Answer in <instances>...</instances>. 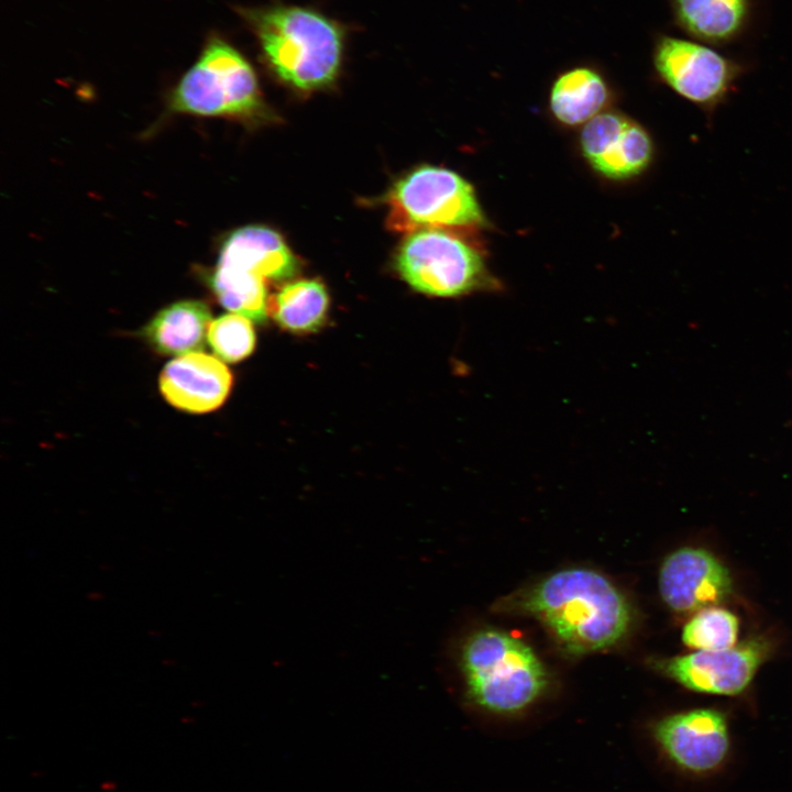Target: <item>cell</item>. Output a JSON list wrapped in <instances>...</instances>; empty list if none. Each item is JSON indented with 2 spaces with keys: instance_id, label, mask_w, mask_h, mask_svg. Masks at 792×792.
<instances>
[{
  "instance_id": "1",
  "label": "cell",
  "mask_w": 792,
  "mask_h": 792,
  "mask_svg": "<svg viewBox=\"0 0 792 792\" xmlns=\"http://www.w3.org/2000/svg\"><path fill=\"white\" fill-rule=\"evenodd\" d=\"M515 603L547 627L566 650L579 654L615 645L631 622L624 594L605 575L585 568L554 572Z\"/></svg>"
},
{
  "instance_id": "2",
  "label": "cell",
  "mask_w": 792,
  "mask_h": 792,
  "mask_svg": "<svg viewBox=\"0 0 792 792\" xmlns=\"http://www.w3.org/2000/svg\"><path fill=\"white\" fill-rule=\"evenodd\" d=\"M458 664L468 698L496 715L525 712L548 684L547 671L532 648L497 629L468 636L459 650Z\"/></svg>"
},
{
  "instance_id": "3",
  "label": "cell",
  "mask_w": 792,
  "mask_h": 792,
  "mask_svg": "<svg viewBox=\"0 0 792 792\" xmlns=\"http://www.w3.org/2000/svg\"><path fill=\"white\" fill-rule=\"evenodd\" d=\"M251 18L267 61L283 80L310 90L336 78L342 33L334 22L297 7L274 8Z\"/></svg>"
},
{
  "instance_id": "4",
  "label": "cell",
  "mask_w": 792,
  "mask_h": 792,
  "mask_svg": "<svg viewBox=\"0 0 792 792\" xmlns=\"http://www.w3.org/2000/svg\"><path fill=\"white\" fill-rule=\"evenodd\" d=\"M396 268L414 289L436 297L499 287L475 249L439 229L411 232L397 252Z\"/></svg>"
},
{
  "instance_id": "5",
  "label": "cell",
  "mask_w": 792,
  "mask_h": 792,
  "mask_svg": "<svg viewBox=\"0 0 792 792\" xmlns=\"http://www.w3.org/2000/svg\"><path fill=\"white\" fill-rule=\"evenodd\" d=\"M258 105L253 68L241 53L219 37L208 40L170 95L174 111L198 116L249 114Z\"/></svg>"
},
{
  "instance_id": "6",
  "label": "cell",
  "mask_w": 792,
  "mask_h": 792,
  "mask_svg": "<svg viewBox=\"0 0 792 792\" xmlns=\"http://www.w3.org/2000/svg\"><path fill=\"white\" fill-rule=\"evenodd\" d=\"M389 206V219L397 230H442L484 222L472 185L437 166H421L399 179L391 191Z\"/></svg>"
},
{
  "instance_id": "7",
  "label": "cell",
  "mask_w": 792,
  "mask_h": 792,
  "mask_svg": "<svg viewBox=\"0 0 792 792\" xmlns=\"http://www.w3.org/2000/svg\"><path fill=\"white\" fill-rule=\"evenodd\" d=\"M659 77L676 95L712 117L735 89L743 67L712 47L662 36L653 51Z\"/></svg>"
},
{
  "instance_id": "8",
  "label": "cell",
  "mask_w": 792,
  "mask_h": 792,
  "mask_svg": "<svg viewBox=\"0 0 792 792\" xmlns=\"http://www.w3.org/2000/svg\"><path fill=\"white\" fill-rule=\"evenodd\" d=\"M651 733L660 755L686 774H713L730 754L728 723L716 710L694 708L668 715L653 725Z\"/></svg>"
},
{
  "instance_id": "9",
  "label": "cell",
  "mask_w": 792,
  "mask_h": 792,
  "mask_svg": "<svg viewBox=\"0 0 792 792\" xmlns=\"http://www.w3.org/2000/svg\"><path fill=\"white\" fill-rule=\"evenodd\" d=\"M768 653L767 644L750 640L722 650H696L662 662V671L694 692L736 695L754 679Z\"/></svg>"
},
{
  "instance_id": "10",
  "label": "cell",
  "mask_w": 792,
  "mask_h": 792,
  "mask_svg": "<svg viewBox=\"0 0 792 792\" xmlns=\"http://www.w3.org/2000/svg\"><path fill=\"white\" fill-rule=\"evenodd\" d=\"M581 148L591 166L605 177L624 179L645 172L653 158V142L634 120L613 112L585 123Z\"/></svg>"
},
{
  "instance_id": "11",
  "label": "cell",
  "mask_w": 792,
  "mask_h": 792,
  "mask_svg": "<svg viewBox=\"0 0 792 792\" xmlns=\"http://www.w3.org/2000/svg\"><path fill=\"white\" fill-rule=\"evenodd\" d=\"M732 590L726 566L702 548L684 547L670 553L659 573L664 603L680 613L695 612L723 601Z\"/></svg>"
},
{
  "instance_id": "12",
  "label": "cell",
  "mask_w": 792,
  "mask_h": 792,
  "mask_svg": "<svg viewBox=\"0 0 792 792\" xmlns=\"http://www.w3.org/2000/svg\"><path fill=\"white\" fill-rule=\"evenodd\" d=\"M233 383L229 369L217 358L193 352L167 363L160 374V391L174 407L190 414L219 408Z\"/></svg>"
},
{
  "instance_id": "13",
  "label": "cell",
  "mask_w": 792,
  "mask_h": 792,
  "mask_svg": "<svg viewBox=\"0 0 792 792\" xmlns=\"http://www.w3.org/2000/svg\"><path fill=\"white\" fill-rule=\"evenodd\" d=\"M217 266L278 282L295 276L298 261L277 232L249 226L224 241Z\"/></svg>"
},
{
  "instance_id": "14",
  "label": "cell",
  "mask_w": 792,
  "mask_h": 792,
  "mask_svg": "<svg viewBox=\"0 0 792 792\" xmlns=\"http://www.w3.org/2000/svg\"><path fill=\"white\" fill-rule=\"evenodd\" d=\"M210 320L205 302L180 300L156 312L140 334L157 353L180 356L205 348Z\"/></svg>"
},
{
  "instance_id": "15",
  "label": "cell",
  "mask_w": 792,
  "mask_h": 792,
  "mask_svg": "<svg viewBox=\"0 0 792 792\" xmlns=\"http://www.w3.org/2000/svg\"><path fill=\"white\" fill-rule=\"evenodd\" d=\"M678 24L688 34L706 43L722 44L745 29L749 0H673Z\"/></svg>"
},
{
  "instance_id": "16",
  "label": "cell",
  "mask_w": 792,
  "mask_h": 792,
  "mask_svg": "<svg viewBox=\"0 0 792 792\" xmlns=\"http://www.w3.org/2000/svg\"><path fill=\"white\" fill-rule=\"evenodd\" d=\"M608 100V89L595 70L578 67L563 73L550 91V108L554 117L568 125L587 123Z\"/></svg>"
},
{
  "instance_id": "17",
  "label": "cell",
  "mask_w": 792,
  "mask_h": 792,
  "mask_svg": "<svg viewBox=\"0 0 792 792\" xmlns=\"http://www.w3.org/2000/svg\"><path fill=\"white\" fill-rule=\"evenodd\" d=\"M328 311V292L316 279L287 283L268 302V312L277 324L296 334L318 331L326 323Z\"/></svg>"
},
{
  "instance_id": "18",
  "label": "cell",
  "mask_w": 792,
  "mask_h": 792,
  "mask_svg": "<svg viewBox=\"0 0 792 792\" xmlns=\"http://www.w3.org/2000/svg\"><path fill=\"white\" fill-rule=\"evenodd\" d=\"M209 283L222 307L254 321H265L270 302L266 280L216 266Z\"/></svg>"
},
{
  "instance_id": "19",
  "label": "cell",
  "mask_w": 792,
  "mask_h": 792,
  "mask_svg": "<svg viewBox=\"0 0 792 792\" xmlns=\"http://www.w3.org/2000/svg\"><path fill=\"white\" fill-rule=\"evenodd\" d=\"M739 622L732 612L704 607L684 625L683 644L694 650H722L736 645Z\"/></svg>"
},
{
  "instance_id": "20",
  "label": "cell",
  "mask_w": 792,
  "mask_h": 792,
  "mask_svg": "<svg viewBox=\"0 0 792 792\" xmlns=\"http://www.w3.org/2000/svg\"><path fill=\"white\" fill-rule=\"evenodd\" d=\"M207 341L219 359L235 363L252 354L256 337L250 318L233 312L211 321Z\"/></svg>"
}]
</instances>
